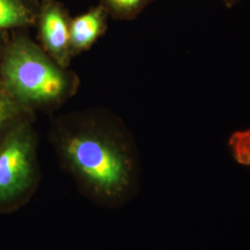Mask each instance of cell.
<instances>
[{"mask_svg": "<svg viewBox=\"0 0 250 250\" xmlns=\"http://www.w3.org/2000/svg\"><path fill=\"white\" fill-rule=\"evenodd\" d=\"M49 140L62 170L93 204L117 209L137 195L136 146L115 117L96 111L59 117L51 125Z\"/></svg>", "mask_w": 250, "mask_h": 250, "instance_id": "6da1fadb", "label": "cell"}, {"mask_svg": "<svg viewBox=\"0 0 250 250\" xmlns=\"http://www.w3.org/2000/svg\"><path fill=\"white\" fill-rule=\"evenodd\" d=\"M27 31L9 33L0 61V80L21 106L35 113L51 111L76 95L80 79L45 53Z\"/></svg>", "mask_w": 250, "mask_h": 250, "instance_id": "7a4b0ae2", "label": "cell"}, {"mask_svg": "<svg viewBox=\"0 0 250 250\" xmlns=\"http://www.w3.org/2000/svg\"><path fill=\"white\" fill-rule=\"evenodd\" d=\"M41 182L35 120L14 127L0 140V214L26 206Z\"/></svg>", "mask_w": 250, "mask_h": 250, "instance_id": "3957f363", "label": "cell"}, {"mask_svg": "<svg viewBox=\"0 0 250 250\" xmlns=\"http://www.w3.org/2000/svg\"><path fill=\"white\" fill-rule=\"evenodd\" d=\"M72 17L58 0H41L36 20L38 44L55 62L69 68L72 62L70 26Z\"/></svg>", "mask_w": 250, "mask_h": 250, "instance_id": "277c9868", "label": "cell"}, {"mask_svg": "<svg viewBox=\"0 0 250 250\" xmlns=\"http://www.w3.org/2000/svg\"><path fill=\"white\" fill-rule=\"evenodd\" d=\"M108 17L106 9L99 4L79 16L72 18L70 39L72 57L90 49L106 33Z\"/></svg>", "mask_w": 250, "mask_h": 250, "instance_id": "5b68a950", "label": "cell"}, {"mask_svg": "<svg viewBox=\"0 0 250 250\" xmlns=\"http://www.w3.org/2000/svg\"><path fill=\"white\" fill-rule=\"evenodd\" d=\"M40 0H0V31L13 32L36 27Z\"/></svg>", "mask_w": 250, "mask_h": 250, "instance_id": "8992f818", "label": "cell"}, {"mask_svg": "<svg viewBox=\"0 0 250 250\" xmlns=\"http://www.w3.org/2000/svg\"><path fill=\"white\" fill-rule=\"evenodd\" d=\"M35 115L12 98L0 80V140L20 124L35 120Z\"/></svg>", "mask_w": 250, "mask_h": 250, "instance_id": "52a82bcc", "label": "cell"}, {"mask_svg": "<svg viewBox=\"0 0 250 250\" xmlns=\"http://www.w3.org/2000/svg\"><path fill=\"white\" fill-rule=\"evenodd\" d=\"M156 0H99L108 13L116 20H133Z\"/></svg>", "mask_w": 250, "mask_h": 250, "instance_id": "ba28073f", "label": "cell"}, {"mask_svg": "<svg viewBox=\"0 0 250 250\" xmlns=\"http://www.w3.org/2000/svg\"><path fill=\"white\" fill-rule=\"evenodd\" d=\"M228 146L233 160L250 168V128L233 132L229 137Z\"/></svg>", "mask_w": 250, "mask_h": 250, "instance_id": "9c48e42d", "label": "cell"}, {"mask_svg": "<svg viewBox=\"0 0 250 250\" xmlns=\"http://www.w3.org/2000/svg\"><path fill=\"white\" fill-rule=\"evenodd\" d=\"M9 32H2L0 31V61L2 58V55L4 52V49L7 45V42L9 40Z\"/></svg>", "mask_w": 250, "mask_h": 250, "instance_id": "30bf717a", "label": "cell"}, {"mask_svg": "<svg viewBox=\"0 0 250 250\" xmlns=\"http://www.w3.org/2000/svg\"><path fill=\"white\" fill-rule=\"evenodd\" d=\"M220 1H222L226 7L231 8L232 6L236 5L238 2H240L241 0H220Z\"/></svg>", "mask_w": 250, "mask_h": 250, "instance_id": "8fae6325", "label": "cell"}]
</instances>
